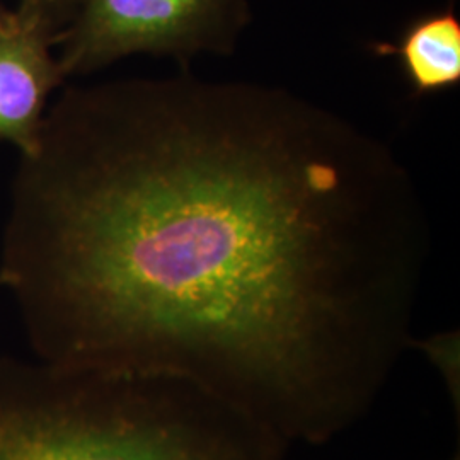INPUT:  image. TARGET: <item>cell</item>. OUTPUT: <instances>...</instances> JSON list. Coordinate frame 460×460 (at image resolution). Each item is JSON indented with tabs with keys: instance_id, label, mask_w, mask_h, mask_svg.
Returning a JSON list of instances; mask_svg holds the SVG:
<instances>
[{
	"instance_id": "4",
	"label": "cell",
	"mask_w": 460,
	"mask_h": 460,
	"mask_svg": "<svg viewBox=\"0 0 460 460\" xmlns=\"http://www.w3.org/2000/svg\"><path fill=\"white\" fill-rule=\"evenodd\" d=\"M57 38L45 24L16 9V19L0 33V142L19 154L34 147L49 99L64 85L57 58Z\"/></svg>"
},
{
	"instance_id": "3",
	"label": "cell",
	"mask_w": 460,
	"mask_h": 460,
	"mask_svg": "<svg viewBox=\"0 0 460 460\" xmlns=\"http://www.w3.org/2000/svg\"><path fill=\"white\" fill-rule=\"evenodd\" d=\"M249 22L247 0H75L57 62L66 81L135 53L190 70L199 55H232Z\"/></svg>"
},
{
	"instance_id": "6",
	"label": "cell",
	"mask_w": 460,
	"mask_h": 460,
	"mask_svg": "<svg viewBox=\"0 0 460 460\" xmlns=\"http://www.w3.org/2000/svg\"><path fill=\"white\" fill-rule=\"evenodd\" d=\"M420 348L431 362L435 363L444 376L447 387L456 401V408L459 410L460 393V353L459 332H445L437 334L428 340H414L412 338L411 348Z\"/></svg>"
},
{
	"instance_id": "8",
	"label": "cell",
	"mask_w": 460,
	"mask_h": 460,
	"mask_svg": "<svg viewBox=\"0 0 460 460\" xmlns=\"http://www.w3.org/2000/svg\"><path fill=\"white\" fill-rule=\"evenodd\" d=\"M16 19V9H7L0 0V33L11 26V22Z\"/></svg>"
},
{
	"instance_id": "5",
	"label": "cell",
	"mask_w": 460,
	"mask_h": 460,
	"mask_svg": "<svg viewBox=\"0 0 460 460\" xmlns=\"http://www.w3.org/2000/svg\"><path fill=\"white\" fill-rule=\"evenodd\" d=\"M372 51L397 58L418 96L460 84V21L452 7L414 19L397 41H378Z\"/></svg>"
},
{
	"instance_id": "1",
	"label": "cell",
	"mask_w": 460,
	"mask_h": 460,
	"mask_svg": "<svg viewBox=\"0 0 460 460\" xmlns=\"http://www.w3.org/2000/svg\"><path fill=\"white\" fill-rule=\"evenodd\" d=\"M0 283L36 360L188 378L324 445L411 348V171L290 89L182 70L68 85L19 154Z\"/></svg>"
},
{
	"instance_id": "2",
	"label": "cell",
	"mask_w": 460,
	"mask_h": 460,
	"mask_svg": "<svg viewBox=\"0 0 460 460\" xmlns=\"http://www.w3.org/2000/svg\"><path fill=\"white\" fill-rule=\"evenodd\" d=\"M288 448L188 378L0 357V460H285Z\"/></svg>"
},
{
	"instance_id": "9",
	"label": "cell",
	"mask_w": 460,
	"mask_h": 460,
	"mask_svg": "<svg viewBox=\"0 0 460 460\" xmlns=\"http://www.w3.org/2000/svg\"><path fill=\"white\" fill-rule=\"evenodd\" d=\"M0 288H2V283H0Z\"/></svg>"
},
{
	"instance_id": "10",
	"label": "cell",
	"mask_w": 460,
	"mask_h": 460,
	"mask_svg": "<svg viewBox=\"0 0 460 460\" xmlns=\"http://www.w3.org/2000/svg\"><path fill=\"white\" fill-rule=\"evenodd\" d=\"M456 460H457V459H456Z\"/></svg>"
},
{
	"instance_id": "7",
	"label": "cell",
	"mask_w": 460,
	"mask_h": 460,
	"mask_svg": "<svg viewBox=\"0 0 460 460\" xmlns=\"http://www.w3.org/2000/svg\"><path fill=\"white\" fill-rule=\"evenodd\" d=\"M16 9L45 24L58 38L72 19L75 0H17Z\"/></svg>"
}]
</instances>
